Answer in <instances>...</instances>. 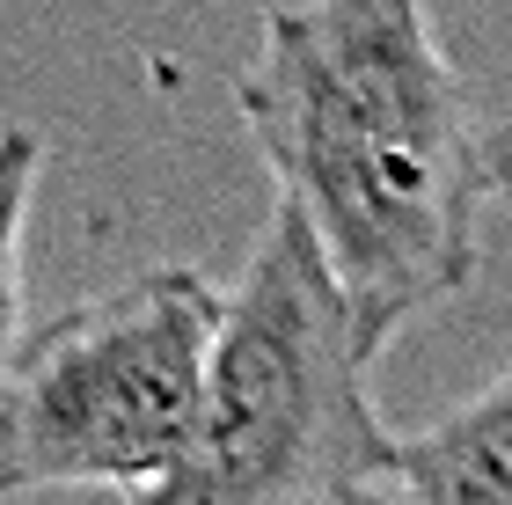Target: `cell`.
I'll return each mask as SVG.
<instances>
[{
    "label": "cell",
    "mask_w": 512,
    "mask_h": 505,
    "mask_svg": "<svg viewBox=\"0 0 512 505\" xmlns=\"http://www.w3.org/2000/svg\"><path fill=\"white\" fill-rule=\"evenodd\" d=\"M388 337L344 301L308 227L271 213L227 293L191 440L132 505H359L395 476V432L374 410Z\"/></svg>",
    "instance_id": "7a4b0ae2"
},
{
    "label": "cell",
    "mask_w": 512,
    "mask_h": 505,
    "mask_svg": "<svg viewBox=\"0 0 512 505\" xmlns=\"http://www.w3.org/2000/svg\"><path fill=\"white\" fill-rule=\"evenodd\" d=\"M235 110L381 337L447 308L483 264V125L432 15L410 0H300L256 15Z\"/></svg>",
    "instance_id": "6da1fadb"
},
{
    "label": "cell",
    "mask_w": 512,
    "mask_h": 505,
    "mask_svg": "<svg viewBox=\"0 0 512 505\" xmlns=\"http://www.w3.org/2000/svg\"><path fill=\"white\" fill-rule=\"evenodd\" d=\"M37 176H44V140L30 125H0V381L22 352V235H30Z\"/></svg>",
    "instance_id": "5b68a950"
},
{
    "label": "cell",
    "mask_w": 512,
    "mask_h": 505,
    "mask_svg": "<svg viewBox=\"0 0 512 505\" xmlns=\"http://www.w3.org/2000/svg\"><path fill=\"white\" fill-rule=\"evenodd\" d=\"M359 505H395V498H388V491H381V498H359Z\"/></svg>",
    "instance_id": "52a82bcc"
},
{
    "label": "cell",
    "mask_w": 512,
    "mask_h": 505,
    "mask_svg": "<svg viewBox=\"0 0 512 505\" xmlns=\"http://www.w3.org/2000/svg\"><path fill=\"white\" fill-rule=\"evenodd\" d=\"M395 505H512V359L432 425L395 432Z\"/></svg>",
    "instance_id": "277c9868"
},
{
    "label": "cell",
    "mask_w": 512,
    "mask_h": 505,
    "mask_svg": "<svg viewBox=\"0 0 512 505\" xmlns=\"http://www.w3.org/2000/svg\"><path fill=\"white\" fill-rule=\"evenodd\" d=\"M483 176H491V198L512 213V110L498 125H483Z\"/></svg>",
    "instance_id": "8992f818"
},
{
    "label": "cell",
    "mask_w": 512,
    "mask_h": 505,
    "mask_svg": "<svg viewBox=\"0 0 512 505\" xmlns=\"http://www.w3.org/2000/svg\"><path fill=\"white\" fill-rule=\"evenodd\" d=\"M220 323L227 293L161 264L22 337L0 381V491L147 498L191 440Z\"/></svg>",
    "instance_id": "3957f363"
}]
</instances>
